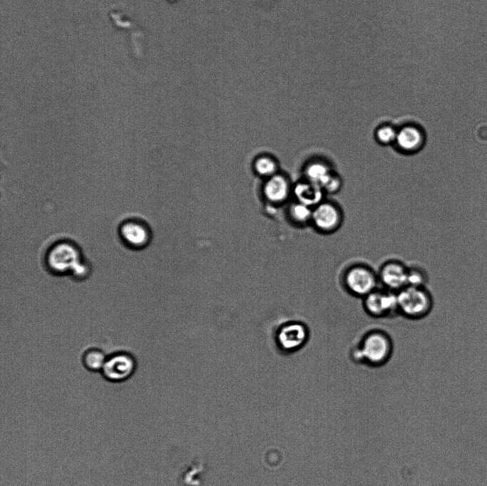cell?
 I'll use <instances>...</instances> for the list:
<instances>
[{"mask_svg":"<svg viewBox=\"0 0 487 486\" xmlns=\"http://www.w3.org/2000/svg\"><path fill=\"white\" fill-rule=\"evenodd\" d=\"M393 341L388 333L381 329H371L365 333L351 350L352 359L370 367L386 364L391 357Z\"/></svg>","mask_w":487,"mask_h":486,"instance_id":"1","label":"cell"},{"mask_svg":"<svg viewBox=\"0 0 487 486\" xmlns=\"http://www.w3.org/2000/svg\"><path fill=\"white\" fill-rule=\"evenodd\" d=\"M396 295L399 314L408 319H424L433 309V296L426 286L407 285Z\"/></svg>","mask_w":487,"mask_h":486,"instance_id":"2","label":"cell"},{"mask_svg":"<svg viewBox=\"0 0 487 486\" xmlns=\"http://www.w3.org/2000/svg\"><path fill=\"white\" fill-rule=\"evenodd\" d=\"M341 281L347 293L362 299L379 286L377 272L363 263H355L347 267L342 274Z\"/></svg>","mask_w":487,"mask_h":486,"instance_id":"3","label":"cell"},{"mask_svg":"<svg viewBox=\"0 0 487 486\" xmlns=\"http://www.w3.org/2000/svg\"><path fill=\"white\" fill-rule=\"evenodd\" d=\"M45 259L47 268L56 274H71L83 260L79 247L68 240H61L52 244Z\"/></svg>","mask_w":487,"mask_h":486,"instance_id":"4","label":"cell"},{"mask_svg":"<svg viewBox=\"0 0 487 486\" xmlns=\"http://www.w3.org/2000/svg\"><path fill=\"white\" fill-rule=\"evenodd\" d=\"M362 306L368 315L376 319L392 318L399 314L396 293L381 286L362 299Z\"/></svg>","mask_w":487,"mask_h":486,"instance_id":"5","label":"cell"},{"mask_svg":"<svg viewBox=\"0 0 487 486\" xmlns=\"http://www.w3.org/2000/svg\"><path fill=\"white\" fill-rule=\"evenodd\" d=\"M342 222V211L334 202L324 200L313 207L311 222L321 233L334 232L341 227Z\"/></svg>","mask_w":487,"mask_h":486,"instance_id":"6","label":"cell"},{"mask_svg":"<svg viewBox=\"0 0 487 486\" xmlns=\"http://www.w3.org/2000/svg\"><path fill=\"white\" fill-rule=\"evenodd\" d=\"M309 329L304 324L292 321L280 326L276 334L278 347L287 353H293L302 348L308 341Z\"/></svg>","mask_w":487,"mask_h":486,"instance_id":"7","label":"cell"},{"mask_svg":"<svg viewBox=\"0 0 487 486\" xmlns=\"http://www.w3.org/2000/svg\"><path fill=\"white\" fill-rule=\"evenodd\" d=\"M408 269L409 267L399 260H387L377 272L379 286L397 293L408 284Z\"/></svg>","mask_w":487,"mask_h":486,"instance_id":"8","label":"cell"},{"mask_svg":"<svg viewBox=\"0 0 487 486\" xmlns=\"http://www.w3.org/2000/svg\"><path fill=\"white\" fill-rule=\"evenodd\" d=\"M135 367V361L130 354L118 353L107 358L101 372L108 381L119 383L129 378Z\"/></svg>","mask_w":487,"mask_h":486,"instance_id":"9","label":"cell"},{"mask_svg":"<svg viewBox=\"0 0 487 486\" xmlns=\"http://www.w3.org/2000/svg\"><path fill=\"white\" fill-rule=\"evenodd\" d=\"M118 234L123 244L133 249L144 248L150 240V232L148 227L136 219L123 222L119 226Z\"/></svg>","mask_w":487,"mask_h":486,"instance_id":"10","label":"cell"},{"mask_svg":"<svg viewBox=\"0 0 487 486\" xmlns=\"http://www.w3.org/2000/svg\"><path fill=\"white\" fill-rule=\"evenodd\" d=\"M425 142V132L416 124H405L397 128L394 145L402 153H416L423 148Z\"/></svg>","mask_w":487,"mask_h":486,"instance_id":"11","label":"cell"},{"mask_svg":"<svg viewBox=\"0 0 487 486\" xmlns=\"http://www.w3.org/2000/svg\"><path fill=\"white\" fill-rule=\"evenodd\" d=\"M294 194L298 202L312 208L324 201L325 195L320 186L307 180L296 185Z\"/></svg>","mask_w":487,"mask_h":486,"instance_id":"12","label":"cell"},{"mask_svg":"<svg viewBox=\"0 0 487 486\" xmlns=\"http://www.w3.org/2000/svg\"><path fill=\"white\" fill-rule=\"evenodd\" d=\"M334 172V170L327 162L316 160L306 166L304 175L306 180L322 187Z\"/></svg>","mask_w":487,"mask_h":486,"instance_id":"13","label":"cell"},{"mask_svg":"<svg viewBox=\"0 0 487 486\" xmlns=\"http://www.w3.org/2000/svg\"><path fill=\"white\" fill-rule=\"evenodd\" d=\"M265 195L268 200L275 202L284 200L289 193L287 180L280 175L272 176L264 187Z\"/></svg>","mask_w":487,"mask_h":486,"instance_id":"14","label":"cell"},{"mask_svg":"<svg viewBox=\"0 0 487 486\" xmlns=\"http://www.w3.org/2000/svg\"><path fill=\"white\" fill-rule=\"evenodd\" d=\"M106 360L105 353L98 348L86 351L82 358L84 366L91 371H101Z\"/></svg>","mask_w":487,"mask_h":486,"instance_id":"15","label":"cell"},{"mask_svg":"<svg viewBox=\"0 0 487 486\" xmlns=\"http://www.w3.org/2000/svg\"><path fill=\"white\" fill-rule=\"evenodd\" d=\"M397 128L389 123L379 125L374 131L376 142L381 145H394Z\"/></svg>","mask_w":487,"mask_h":486,"instance_id":"16","label":"cell"},{"mask_svg":"<svg viewBox=\"0 0 487 486\" xmlns=\"http://www.w3.org/2000/svg\"><path fill=\"white\" fill-rule=\"evenodd\" d=\"M313 208L302 202H297L290 208L292 219L300 224L311 222Z\"/></svg>","mask_w":487,"mask_h":486,"instance_id":"17","label":"cell"},{"mask_svg":"<svg viewBox=\"0 0 487 486\" xmlns=\"http://www.w3.org/2000/svg\"><path fill=\"white\" fill-rule=\"evenodd\" d=\"M427 281L428 274L423 268L416 265L409 267L407 285L426 286Z\"/></svg>","mask_w":487,"mask_h":486,"instance_id":"18","label":"cell"},{"mask_svg":"<svg viewBox=\"0 0 487 486\" xmlns=\"http://www.w3.org/2000/svg\"><path fill=\"white\" fill-rule=\"evenodd\" d=\"M257 172L264 176L272 175L276 170V165L268 157L259 158L255 165Z\"/></svg>","mask_w":487,"mask_h":486,"instance_id":"19","label":"cell"},{"mask_svg":"<svg viewBox=\"0 0 487 486\" xmlns=\"http://www.w3.org/2000/svg\"><path fill=\"white\" fill-rule=\"evenodd\" d=\"M342 184V177L334 172L322 188L325 194L334 195L341 190Z\"/></svg>","mask_w":487,"mask_h":486,"instance_id":"20","label":"cell"},{"mask_svg":"<svg viewBox=\"0 0 487 486\" xmlns=\"http://www.w3.org/2000/svg\"><path fill=\"white\" fill-rule=\"evenodd\" d=\"M89 273V265L82 260L76 265L70 274H71L74 279L81 280L85 279Z\"/></svg>","mask_w":487,"mask_h":486,"instance_id":"21","label":"cell"}]
</instances>
